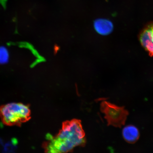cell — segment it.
Instances as JSON below:
<instances>
[{
	"label": "cell",
	"instance_id": "cell-1",
	"mask_svg": "<svg viewBox=\"0 0 153 153\" xmlns=\"http://www.w3.org/2000/svg\"><path fill=\"white\" fill-rule=\"evenodd\" d=\"M48 141L44 145L46 152H71L76 147L83 146L86 142L85 134L79 120L74 119L64 122L62 129L54 137L48 134Z\"/></svg>",
	"mask_w": 153,
	"mask_h": 153
},
{
	"label": "cell",
	"instance_id": "cell-2",
	"mask_svg": "<svg viewBox=\"0 0 153 153\" xmlns=\"http://www.w3.org/2000/svg\"><path fill=\"white\" fill-rule=\"evenodd\" d=\"M28 105L21 103H10L0 106V118L5 125L20 126L30 118Z\"/></svg>",
	"mask_w": 153,
	"mask_h": 153
},
{
	"label": "cell",
	"instance_id": "cell-3",
	"mask_svg": "<svg viewBox=\"0 0 153 153\" xmlns=\"http://www.w3.org/2000/svg\"><path fill=\"white\" fill-rule=\"evenodd\" d=\"M101 110L105 115L108 126L121 128L124 125L128 112L123 107L117 106L105 101L101 104Z\"/></svg>",
	"mask_w": 153,
	"mask_h": 153
},
{
	"label": "cell",
	"instance_id": "cell-4",
	"mask_svg": "<svg viewBox=\"0 0 153 153\" xmlns=\"http://www.w3.org/2000/svg\"><path fill=\"white\" fill-rule=\"evenodd\" d=\"M141 45L151 56H153V22L146 26L139 36Z\"/></svg>",
	"mask_w": 153,
	"mask_h": 153
},
{
	"label": "cell",
	"instance_id": "cell-5",
	"mask_svg": "<svg viewBox=\"0 0 153 153\" xmlns=\"http://www.w3.org/2000/svg\"><path fill=\"white\" fill-rule=\"evenodd\" d=\"M96 31L102 36L108 35L111 33L114 30V25L109 20L105 19L96 20L94 23Z\"/></svg>",
	"mask_w": 153,
	"mask_h": 153
},
{
	"label": "cell",
	"instance_id": "cell-6",
	"mask_svg": "<svg viewBox=\"0 0 153 153\" xmlns=\"http://www.w3.org/2000/svg\"><path fill=\"white\" fill-rule=\"evenodd\" d=\"M123 135L124 139L127 142L134 143L139 137V133L137 128L132 125H129L124 128Z\"/></svg>",
	"mask_w": 153,
	"mask_h": 153
},
{
	"label": "cell",
	"instance_id": "cell-7",
	"mask_svg": "<svg viewBox=\"0 0 153 153\" xmlns=\"http://www.w3.org/2000/svg\"><path fill=\"white\" fill-rule=\"evenodd\" d=\"M9 57L7 49L4 47H0V64H4L8 62Z\"/></svg>",
	"mask_w": 153,
	"mask_h": 153
},
{
	"label": "cell",
	"instance_id": "cell-8",
	"mask_svg": "<svg viewBox=\"0 0 153 153\" xmlns=\"http://www.w3.org/2000/svg\"><path fill=\"white\" fill-rule=\"evenodd\" d=\"M17 140L14 139L11 141L6 143L4 146V150L5 152H14L16 148Z\"/></svg>",
	"mask_w": 153,
	"mask_h": 153
}]
</instances>
